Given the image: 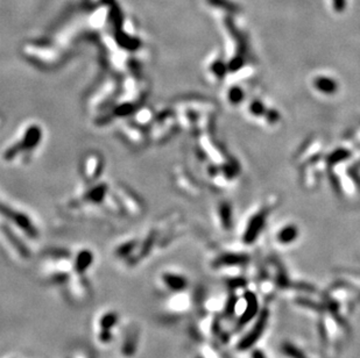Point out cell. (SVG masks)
<instances>
[{
  "label": "cell",
  "mask_w": 360,
  "mask_h": 358,
  "mask_svg": "<svg viewBox=\"0 0 360 358\" xmlns=\"http://www.w3.org/2000/svg\"><path fill=\"white\" fill-rule=\"evenodd\" d=\"M267 321H268V313L264 310L259 316V319L257 321V323L254 324V327L252 330L248 332V334L245 336V337L241 339L238 348L240 350H247L250 349L251 346H253L255 343L258 342V339L261 337V335L264 334L266 325H267Z\"/></svg>",
  "instance_id": "1"
},
{
  "label": "cell",
  "mask_w": 360,
  "mask_h": 358,
  "mask_svg": "<svg viewBox=\"0 0 360 358\" xmlns=\"http://www.w3.org/2000/svg\"><path fill=\"white\" fill-rule=\"evenodd\" d=\"M246 302H247V306H246V309H245L244 314L240 317V323H246L247 321H250L258 312V301H257V298H255V295L253 294V293H247Z\"/></svg>",
  "instance_id": "2"
},
{
  "label": "cell",
  "mask_w": 360,
  "mask_h": 358,
  "mask_svg": "<svg viewBox=\"0 0 360 358\" xmlns=\"http://www.w3.org/2000/svg\"><path fill=\"white\" fill-rule=\"evenodd\" d=\"M281 351L284 353V356L289 358H305L304 353L291 343H283L281 346Z\"/></svg>",
  "instance_id": "3"
},
{
  "label": "cell",
  "mask_w": 360,
  "mask_h": 358,
  "mask_svg": "<svg viewBox=\"0 0 360 358\" xmlns=\"http://www.w3.org/2000/svg\"><path fill=\"white\" fill-rule=\"evenodd\" d=\"M210 3L214 4L216 6H221L224 7V9L231 11V12H237L238 11V6L236 4H233L232 2H229V0H210Z\"/></svg>",
  "instance_id": "4"
},
{
  "label": "cell",
  "mask_w": 360,
  "mask_h": 358,
  "mask_svg": "<svg viewBox=\"0 0 360 358\" xmlns=\"http://www.w3.org/2000/svg\"><path fill=\"white\" fill-rule=\"evenodd\" d=\"M244 258L238 256H229V257L222 258V264H229V265H235V264L243 263Z\"/></svg>",
  "instance_id": "5"
},
{
  "label": "cell",
  "mask_w": 360,
  "mask_h": 358,
  "mask_svg": "<svg viewBox=\"0 0 360 358\" xmlns=\"http://www.w3.org/2000/svg\"><path fill=\"white\" fill-rule=\"evenodd\" d=\"M346 6V0H333V7L338 12H341Z\"/></svg>",
  "instance_id": "6"
},
{
  "label": "cell",
  "mask_w": 360,
  "mask_h": 358,
  "mask_svg": "<svg viewBox=\"0 0 360 358\" xmlns=\"http://www.w3.org/2000/svg\"><path fill=\"white\" fill-rule=\"evenodd\" d=\"M253 358H266V357H265V355H264V352H261V351H254V352H253Z\"/></svg>",
  "instance_id": "7"
}]
</instances>
